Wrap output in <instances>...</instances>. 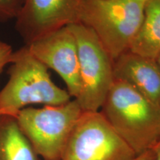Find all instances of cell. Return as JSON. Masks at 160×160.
Instances as JSON below:
<instances>
[{"instance_id":"1","label":"cell","mask_w":160,"mask_h":160,"mask_svg":"<svg viewBox=\"0 0 160 160\" xmlns=\"http://www.w3.org/2000/svg\"><path fill=\"white\" fill-rule=\"evenodd\" d=\"M100 110L137 156L153 149L160 139V105L123 82L114 79Z\"/></svg>"},{"instance_id":"2","label":"cell","mask_w":160,"mask_h":160,"mask_svg":"<svg viewBox=\"0 0 160 160\" xmlns=\"http://www.w3.org/2000/svg\"><path fill=\"white\" fill-rule=\"evenodd\" d=\"M9 79L0 91V116L17 117L34 104L61 105L71 97L52 81L48 68L31 53L27 45L13 52Z\"/></svg>"},{"instance_id":"3","label":"cell","mask_w":160,"mask_h":160,"mask_svg":"<svg viewBox=\"0 0 160 160\" xmlns=\"http://www.w3.org/2000/svg\"><path fill=\"white\" fill-rule=\"evenodd\" d=\"M147 0H85L79 22L95 33L113 61L129 50Z\"/></svg>"},{"instance_id":"4","label":"cell","mask_w":160,"mask_h":160,"mask_svg":"<svg viewBox=\"0 0 160 160\" xmlns=\"http://www.w3.org/2000/svg\"><path fill=\"white\" fill-rule=\"evenodd\" d=\"M82 110L76 99L61 105L25 108L16 119L37 155L60 160L68 139Z\"/></svg>"},{"instance_id":"5","label":"cell","mask_w":160,"mask_h":160,"mask_svg":"<svg viewBox=\"0 0 160 160\" xmlns=\"http://www.w3.org/2000/svg\"><path fill=\"white\" fill-rule=\"evenodd\" d=\"M77 42L81 91L77 99L82 111H99L114 81L113 62L97 35L82 23L68 25Z\"/></svg>"},{"instance_id":"6","label":"cell","mask_w":160,"mask_h":160,"mask_svg":"<svg viewBox=\"0 0 160 160\" xmlns=\"http://www.w3.org/2000/svg\"><path fill=\"white\" fill-rule=\"evenodd\" d=\"M135 153L100 111H83L60 160H132Z\"/></svg>"},{"instance_id":"7","label":"cell","mask_w":160,"mask_h":160,"mask_svg":"<svg viewBox=\"0 0 160 160\" xmlns=\"http://www.w3.org/2000/svg\"><path fill=\"white\" fill-rule=\"evenodd\" d=\"M85 0H24L16 29L25 45L48 33L79 22Z\"/></svg>"},{"instance_id":"8","label":"cell","mask_w":160,"mask_h":160,"mask_svg":"<svg viewBox=\"0 0 160 160\" xmlns=\"http://www.w3.org/2000/svg\"><path fill=\"white\" fill-rule=\"evenodd\" d=\"M28 46L34 57L48 68L57 72L77 99L81 91L77 42L68 26L48 33Z\"/></svg>"},{"instance_id":"9","label":"cell","mask_w":160,"mask_h":160,"mask_svg":"<svg viewBox=\"0 0 160 160\" xmlns=\"http://www.w3.org/2000/svg\"><path fill=\"white\" fill-rule=\"evenodd\" d=\"M113 78L160 105V65L157 59L128 51L113 62Z\"/></svg>"},{"instance_id":"10","label":"cell","mask_w":160,"mask_h":160,"mask_svg":"<svg viewBox=\"0 0 160 160\" xmlns=\"http://www.w3.org/2000/svg\"><path fill=\"white\" fill-rule=\"evenodd\" d=\"M128 51L155 59L160 54V0L146 1L142 22Z\"/></svg>"},{"instance_id":"11","label":"cell","mask_w":160,"mask_h":160,"mask_svg":"<svg viewBox=\"0 0 160 160\" xmlns=\"http://www.w3.org/2000/svg\"><path fill=\"white\" fill-rule=\"evenodd\" d=\"M15 117L0 116V160H38Z\"/></svg>"},{"instance_id":"12","label":"cell","mask_w":160,"mask_h":160,"mask_svg":"<svg viewBox=\"0 0 160 160\" xmlns=\"http://www.w3.org/2000/svg\"><path fill=\"white\" fill-rule=\"evenodd\" d=\"M23 2L24 0H0V19H16Z\"/></svg>"},{"instance_id":"13","label":"cell","mask_w":160,"mask_h":160,"mask_svg":"<svg viewBox=\"0 0 160 160\" xmlns=\"http://www.w3.org/2000/svg\"><path fill=\"white\" fill-rule=\"evenodd\" d=\"M13 54V51L11 46L0 40V75L6 65L11 63Z\"/></svg>"},{"instance_id":"14","label":"cell","mask_w":160,"mask_h":160,"mask_svg":"<svg viewBox=\"0 0 160 160\" xmlns=\"http://www.w3.org/2000/svg\"><path fill=\"white\" fill-rule=\"evenodd\" d=\"M132 160H155V153L153 149L146 151L139 156H137Z\"/></svg>"},{"instance_id":"15","label":"cell","mask_w":160,"mask_h":160,"mask_svg":"<svg viewBox=\"0 0 160 160\" xmlns=\"http://www.w3.org/2000/svg\"><path fill=\"white\" fill-rule=\"evenodd\" d=\"M153 149L155 153V160H160V139Z\"/></svg>"},{"instance_id":"16","label":"cell","mask_w":160,"mask_h":160,"mask_svg":"<svg viewBox=\"0 0 160 160\" xmlns=\"http://www.w3.org/2000/svg\"><path fill=\"white\" fill-rule=\"evenodd\" d=\"M157 62L159 63V65H160V54L158 56V57L157 58Z\"/></svg>"}]
</instances>
